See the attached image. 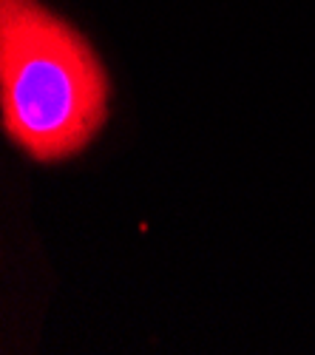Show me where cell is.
<instances>
[{"label":"cell","instance_id":"obj_1","mask_svg":"<svg viewBox=\"0 0 315 355\" xmlns=\"http://www.w3.org/2000/svg\"><path fill=\"white\" fill-rule=\"evenodd\" d=\"M0 108L37 162L80 154L108 116V77L80 32L40 0H0Z\"/></svg>","mask_w":315,"mask_h":355}]
</instances>
